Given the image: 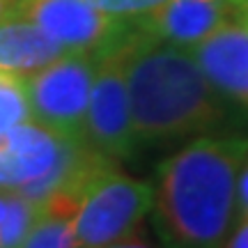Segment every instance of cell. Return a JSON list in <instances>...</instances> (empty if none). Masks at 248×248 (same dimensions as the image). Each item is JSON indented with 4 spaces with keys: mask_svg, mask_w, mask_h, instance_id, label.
Segmentation results:
<instances>
[{
    "mask_svg": "<svg viewBox=\"0 0 248 248\" xmlns=\"http://www.w3.org/2000/svg\"><path fill=\"white\" fill-rule=\"evenodd\" d=\"M246 159V136H200L163 161L154 188L161 237L175 246H223L232 232Z\"/></svg>",
    "mask_w": 248,
    "mask_h": 248,
    "instance_id": "cell-1",
    "label": "cell"
},
{
    "mask_svg": "<svg viewBox=\"0 0 248 248\" xmlns=\"http://www.w3.org/2000/svg\"><path fill=\"white\" fill-rule=\"evenodd\" d=\"M131 117L140 142H166L216 129L225 120L216 92L188 48L159 42L138 26L126 60Z\"/></svg>",
    "mask_w": 248,
    "mask_h": 248,
    "instance_id": "cell-2",
    "label": "cell"
},
{
    "mask_svg": "<svg viewBox=\"0 0 248 248\" xmlns=\"http://www.w3.org/2000/svg\"><path fill=\"white\" fill-rule=\"evenodd\" d=\"M154 209V188L126 177L113 161L88 179L74 216L78 246H124Z\"/></svg>",
    "mask_w": 248,
    "mask_h": 248,
    "instance_id": "cell-3",
    "label": "cell"
},
{
    "mask_svg": "<svg viewBox=\"0 0 248 248\" xmlns=\"http://www.w3.org/2000/svg\"><path fill=\"white\" fill-rule=\"evenodd\" d=\"M136 37H138V26L133 21L129 35L94 55L97 69L85 117V140L113 161L131 159L140 142L133 126L129 85H126V60Z\"/></svg>",
    "mask_w": 248,
    "mask_h": 248,
    "instance_id": "cell-4",
    "label": "cell"
},
{
    "mask_svg": "<svg viewBox=\"0 0 248 248\" xmlns=\"http://www.w3.org/2000/svg\"><path fill=\"white\" fill-rule=\"evenodd\" d=\"M97 69L90 53H64L23 78L30 120L69 138H85V117Z\"/></svg>",
    "mask_w": 248,
    "mask_h": 248,
    "instance_id": "cell-5",
    "label": "cell"
},
{
    "mask_svg": "<svg viewBox=\"0 0 248 248\" xmlns=\"http://www.w3.org/2000/svg\"><path fill=\"white\" fill-rule=\"evenodd\" d=\"M12 14L30 18L69 53L99 55L133 28V21L108 14L92 0H16Z\"/></svg>",
    "mask_w": 248,
    "mask_h": 248,
    "instance_id": "cell-6",
    "label": "cell"
},
{
    "mask_svg": "<svg viewBox=\"0 0 248 248\" xmlns=\"http://www.w3.org/2000/svg\"><path fill=\"white\" fill-rule=\"evenodd\" d=\"M244 0H166L161 7L136 18V26L159 42L182 48L200 44L223 23L237 18Z\"/></svg>",
    "mask_w": 248,
    "mask_h": 248,
    "instance_id": "cell-7",
    "label": "cell"
},
{
    "mask_svg": "<svg viewBox=\"0 0 248 248\" xmlns=\"http://www.w3.org/2000/svg\"><path fill=\"white\" fill-rule=\"evenodd\" d=\"M223 99L248 108V26L228 21L200 44L188 48Z\"/></svg>",
    "mask_w": 248,
    "mask_h": 248,
    "instance_id": "cell-8",
    "label": "cell"
},
{
    "mask_svg": "<svg viewBox=\"0 0 248 248\" xmlns=\"http://www.w3.org/2000/svg\"><path fill=\"white\" fill-rule=\"evenodd\" d=\"M64 53L69 51L30 18L9 14L0 21V76L23 80Z\"/></svg>",
    "mask_w": 248,
    "mask_h": 248,
    "instance_id": "cell-9",
    "label": "cell"
},
{
    "mask_svg": "<svg viewBox=\"0 0 248 248\" xmlns=\"http://www.w3.org/2000/svg\"><path fill=\"white\" fill-rule=\"evenodd\" d=\"M21 246H28V248L78 246L76 230H74V221L62 218V216H55V214H46L39 209V216H37V221L32 223V228L28 230L26 239H23Z\"/></svg>",
    "mask_w": 248,
    "mask_h": 248,
    "instance_id": "cell-10",
    "label": "cell"
},
{
    "mask_svg": "<svg viewBox=\"0 0 248 248\" xmlns=\"http://www.w3.org/2000/svg\"><path fill=\"white\" fill-rule=\"evenodd\" d=\"M26 120H30V108L23 80L0 76V136Z\"/></svg>",
    "mask_w": 248,
    "mask_h": 248,
    "instance_id": "cell-11",
    "label": "cell"
},
{
    "mask_svg": "<svg viewBox=\"0 0 248 248\" xmlns=\"http://www.w3.org/2000/svg\"><path fill=\"white\" fill-rule=\"evenodd\" d=\"M92 2L97 7H101L104 12L113 14V16L136 21V18L150 14L152 9L161 7L166 0H92Z\"/></svg>",
    "mask_w": 248,
    "mask_h": 248,
    "instance_id": "cell-12",
    "label": "cell"
},
{
    "mask_svg": "<svg viewBox=\"0 0 248 248\" xmlns=\"http://www.w3.org/2000/svg\"><path fill=\"white\" fill-rule=\"evenodd\" d=\"M237 209H239V218L248 216V159L241 166L239 182H237Z\"/></svg>",
    "mask_w": 248,
    "mask_h": 248,
    "instance_id": "cell-13",
    "label": "cell"
},
{
    "mask_svg": "<svg viewBox=\"0 0 248 248\" xmlns=\"http://www.w3.org/2000/svg\"><path fill=\"white\" fill-rule=\"evenodd\" d=\"M225 246H232V248H248V216L239 218L237 228L230 232V237L225 241Z\"/></svg>",
    "mask_w": 248,
    "mask_h": 248,
    "instance_id": "cell-14",
    "label": "cell"
},
{
    "mask_svg": "<svg viewBox=\"0 0 248 248\" xmlns=\"http://www.w3.org/2000/svg\"><path fill=\"white\" fill-rule=\"evenodd\" d=\"M7 204H9V191L0 188V225L5 221V214H7Z\"/></svg>",
    "mask_w": 248,
    "mask_h": 248,
    "instance_id": "cell-15",
    "label": "cell"
},
{
    "mask_svg": "<svg viewBox=\"0 0 248 248\" xmlns=\"http://www.w3.org/2000/svg\"><path fill=\"white\" fill-rule=\"evenodd\" d=\"M14 5H16V0H0V21L14 12Z\"/></svg>",
    "mask_w": 248,
    "mask_h": 248,
    "instance_id": "cell-16",
    "label": "cell"
},
{
    "mask_svg": "<svg viewBox=\"0 0 248 248\" xmlns=\"http://www.w3.org/2000/svg\"><path fill=\"white\" fill-rule=\"evenodd\" d=\"M237 18L244 21V23L248 26V0H244V2L239 5V9H237Z\"/></svg>",
    "mask_w": 248,
    "mask_h": 248,
    "instance_id": "cell-17",
    "label": "cell"
}]
</instances>
